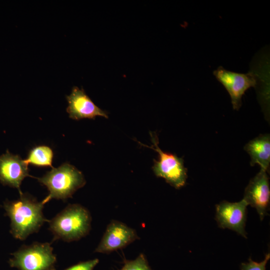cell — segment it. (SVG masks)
<instances>
[{"instance_id":"cell-10","label":"cell","mask_w":270,"mask_h":270,"mask_svg":"<svg viewBox=\"0 0 270 270\" xmlns=\"http://www.w3.org/2000/svg\"><path fill=\"white\" fill-rule=\"evenodd\" d=\"M28 164L18 155L7 151L0 156V182L4 185L16 188L21 194L20 186L22 181L29 174Z\"/></svg>"},{"instance_id":"cell-12","label":"cell","mask_w":270,"mask_h":270,"mask_svg":"<svg viewBox=\"0 0 270 270\" xmlns=\"http://www.w3.org/2000/svg\"><path fill=\"white\" fill-rule=\"evenodd\" d=\"M244 148L250 156L252 166L258 164L260 169L268 171L270 164L269 134L260 135L247 143Z\"/></svg>"},{"instance_id":"cell-16","label":"cell","mask_w":270,"mask_h":270,"mask_svg":"<svg viewBox=\"0 0 270 270\" xmlns=\"http://www.w3.org/2000/svg\"><path fill=\"white\" fill-rule=\"evenodd\" d=\"M98 262L99 260L98 258L82 262L64 270H94V268L98 264Z\"/></svg>"},{"instance_id":"cell-7","label":"cell","mask_w":270,"mask_h":270,"mask_svg":"<svg viewBox=\"0 0 270 270\" xmlns=\"http://www.w3.org/2000/svg\"><path fill=\"white\" fill-rule=\"evenodd\" d=\"M246 202L224 200L216 206V219L220 228H228L246 238L245 230L246 218Z\"/></svg>"},{"instance_id":"cell-2","label":"cell","mask_w":270,"mask_h":270,"mask_svg":"<svg viewBox=\"0 0 270 270\" xmlns=\"http://www.w3.org/2000/svg\"><path fill=\"white\" fill-rule=\"evenodd\" d=\"M91 221L88 209L79 204H69L49 221V230L54 235V240H78L88 234Z\"/></svg>"},{"instance_id":"cell-9","label":"cell","mask_w":270,"mask_h":270,"mask_svg":"<svg viewBox=\"0 0 270 270\" xmlns=\"http://www.w3.org/2000/svg\"><path fill=\"white\" fill-rule=\"evenodd\" d=\"M255 208L262 220L269 208L270 189L267 172L260 169L259 172L249 182L245 188L243 198Z\"/></svg>"},{"instance_id":"cell-8","label":"cell","mask_w":270,"mask_h":270,"mask_svg":"<svg viewBox=\"0 0 270 270\" xmlns=\"http://www.w3.org/2000/svg\"><path fill=\"white\" fill-rule=\"evenodd\" d=\"M139 237L135 230L120 222L113 220L107 226L95 252L110 254L122 249Z\"/></svg>"},{"instance_id":"cell-15","label":"cell","mask_w":270,"mask_h":270,"mask_svg":"<svg viewBox=\"0 0 270 270\" xmlns=\"http://www.w3.org/2000/svg\"><path fill=\"white\" fill-rule=\"evenodd\" d=\"M270 258V253L266 254L264 259L260 262H254L250 258L248 262L242 263L240 270H266V264Z\"/></svg>"},{"instance_id":"cell-5","label":"cell","mask_w":270,"mask_h":270,"mask_svg":"<svg viewBox=\"0 0 270 270\" xmlns=\"http://www.w3.org/2000/svg\"><path fill=\"white\" fill-rule=\"evenodd\" d=\"M151 140L153 144L148 146H142L152 148L157 152L159 160H154L152 169L155 175L164 178L166 181L176 188H180L184 186L188 177L187 170L184 164V160L176 154L164 152L158 146V138L155 133L150 132Z\"/></svg>"},{"instance_id":"cell-4","label":"cell","mask_w":270,"mask_h":270,"mask_svg":"<svg viewBox=\"0 0 270 270\" xmlns=\"http://www.w3.org/2000/svg\"><path fill=\"white\" fill-rule=\"evenodd\" d=\"M48 242L24 246L12 254L13 257L10 259L9 264L18 270H56V258Z\"/></svg>"},{"instance_id":"cell-13","label":"cell","mask_w":270,"mask_h":270,"mask_svg":"<svg viewBox=\"0 0 270 270\" xmlns=\"http://www.w3.org/2000/svg\"><path fill=\"white\" fill-rule=\"evenodd\" d=\"M54 152L46 146H38L32 148L28 152L24 162L38 167H52Z\"/></svg>"},{"instance_id":"cell-3","label":"cell","mask_w":270,"mask_h":270,"mask_svg":"<svg viewBox=\"0 0 270 270\" xmlns=\"http://www.w3.org/2000/svg\"><path fill=\"white\" fill-rule=\"evenodd\" d=\"M38 180L48 188L49 194L42 200L44 204L52 198L65 200L71 198L86 181L82 172L74 166L64 163L47 172Z\"/></svg>"},{"instance_id":"cell-11","label":"cell","mask_w":270,"mask_h":270,"mask_svg":"<svg viewBox=\"0 0 270 270\" xmlns=\"http://www.w3.org/2000/svg\"><path fill=\"white\" fill-rule=\"evenodd\" d=\"M66 98L68 104L66 112L72 119H94L96 116L108 118L106 112L96 106L82 88L74 86Z\"/></svg>"},{"instance_id":"cell-6","label":"cell","mask_w":270,"mask_h":270,"mask_svg":"<svg viewBox=\"0 0 270 270\" xmlns=\"http://www.w3.org/2000/svg\"><path fill=\"white\" fill-rule=\"evenodd\" d=\"M214 75L228 92L233 108L238 110L242 106V98L247 90L257 84L256 74L253 72L238 73L219 66Z\"/></svg>"},{"instance_id":"cell-1","label":"cell","mask_w":270,"mask_h":270,"mask_svg":"<svg viewBox=\"0 0 270 270\" xmlns=\"http://www.w3.org/2000/svg\"><path fill=\"white\" fill-rule=\"evenodd\" d=\"M44 204L33 196L22 193L18 200L6 201L4 204L6 214L10 220V232L16 238L24 240L30 234L38 232L45 222Z\"/></svg>"},{"instance_id":"cell-14","label":"cell","mask_w":270,"mask_h":270,"mask_svg":"<svg viewBox=\"0 0 270 270\" xmlns=\"http://www.w3.org/2000/svg\"><path fill=\"white\" fill-rule=\"evenodd\" d=\"M118 270H152L143 254L134 260H124L122 267Z\"/></svg>"}]
</instances>
